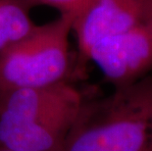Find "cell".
Returning <instances> with one entry per match:
<instances>
[{"mask_svg": "<svg viewBox=\"0 0 152 151\" xmlns=\"http://www.w3.org/2000/svg\"><path fill=\"white\" fill-rule=\"evenodd\" d=\"M76 16L60 14L0 51V92L68 81L69 38Z\"/></svg>", "mask_w": 152, "mask_h": 151, "instance_id": "cell-3", "label": "cell"}, {"mask_svg": "<svg viewBox=\"0 0 152 151\" xmlns=\"http://www.w3.org/2000/svg\"><path fill=\"white\" fill-rule=\"evenodd\" d=\"M152 18V0H92L76 16L72 33L77 48V63L85 66L98 41Z\"/></svg>", "mask_w": 152, "mask_h": 151, "instance_id": "cell-5", "label": "cell"}, {"mask_svg": "<svg viewBox=\"0 0 152 151\" xmlns=\"http://www.w3.org/2000/svg\"><path fill=\"white\" fill-rule=\"evenodd\" d=\"M85 98L69 81L0 92V145L14 151H55Z\"/></svg>", "mask_w": 152, "mask_h": 151, "instance_id": "cell-2", "label": "cell"}, {"mask_svg": "<svg viewBox=\"0 0 152 151\" xmlns=\"http://www.w3.org/2000/svg\"><path fill=\"white\" fill-rule=\"evenodd\" d=\"M92 0H28L33 7L47 6L57 10L60 14L77 16Z\"/></svg>", "mask_w": 152, "mask_h": 151, "instance_id": "cell-7", "label": "cell"}, {"mask_svg": "<svg viewBox=\"0 0 152 151\" xmlns=\"http://www.w3.org/2000/svg\"><path fill=\"white\" fill-rule=\"evenodd\" d=\"M114 88L132 83L152 71V18L98 41L87 54Z\"/></svg>", "mask_w": 152, "mask_h": 151, "instance_id": "cell-4", "label": "cell"}, {"mask_svg": "<svg viewBox=\"0 0 152 151\" xmlns=\"http://www.w3.org/2000/svg\"><path fill=\"white\" fill-rule=\"evenodd\" d=\"M28 0H0V51L31 33L37 24Z\"/></svg>", "mask_w": 152, "mask_h": 151, "instance_id": "cell-6", "label": "cell"}, {"mask_svg": "<svg viewBox=\"0 0 152 151\" xmlns=\"http://www.w3.org/2000/svg\"><path fill=\"white\" fill-rule=\"evenodd\" d=\"M55 151H152V75L85 98Z\"/></svg>", "mask_w": 152, "mask_h": 151, "instance_id": "cell-1", "label": "cell"}, {"mask_svg": "<svg viewBox=\"0 0 152 151\" xmlns=\"http://www.w3.org/2000/svg\"><path fill=\"white\" fill-rule=\"evenodd\" d=\"M0 151H14V150H11V149H9V148H6V147H4V146L0 145Z\"/></svg>", "mask_w": 152, "mask_h": 151, "instance_id": "cell-8", "label": "cell"}]
</instances>
